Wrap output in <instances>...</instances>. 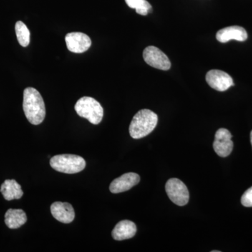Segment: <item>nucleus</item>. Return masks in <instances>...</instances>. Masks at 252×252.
Returning <instances> with one entry per match:
<instances>
[{
  "instance_id": "1",
  "label": "nucleus",
  "mask_w": 252,
  "mask_h": 252,
  "mask_svg": "<svg viewBox=\"0 0 252 252\" xmlns=\"http://www.w3.org/2000/svg\"><path fill=\"white\" fill-rule=\"evenodd\" d=\"M23 111L31 124L39 125L46 117L45 104L40 93L34 88L29 87L23 92Z\"/></svg>"
},
{
  "instance_id": "2",
  "label": "nucleus",
  "mask_w": 252,
  "mask_h": 252,
  "mask_svg": "<svg viewBox=\"0 0 252 252\" xmlns=\"http://www.w3.org/2000/svg\"><path fill=\"white\" fill-rule=\"evenodd\" d=\"M158 124L156 113L144 109L134 116L129 127V132L133 139H141L149 135L155 129Z\"/></svg>"
},
{
  "instance_id": "3",
  "label": "nucleus",
  "mask_w": 252,
  "mask_h": 252,
  "mask_svg": "<svg viewBox=\"0 0 252 252\" xmlns=\"http://www.w3.org/2000/svg\"><path fill=\"white\" fill-rule=\"evenodd\" d=\"M50 165L56 171L66 174L80 172L86 167V161L82 157L73 154L55 156L50 160Z\"/></svg>"
},
{
  "instance_id": "4",
  "label": "nucleus",
  "mask_w": 252,
  "mask_h": 252,
  "mask_svg": "<svg viewBox=\"0 0 252 252\" xmlns=\"http://www.w3.org/2000/svg\"><path fill=\"white\" fill-rule=\"evenodd\" d=\"M79 117L87 119L94 125L102 122L104 110L96 99L91 97H83L77 101L74 107Z\"/></svg>"
},
{
  "instance_id": "5",
  "label": "nucleus",
  "mask_w": 252,
  "mask_h": 252,
  "mask_svg": "<svg viewBox=\"0 0 252 252\" xmlns=\"http://www.w3.org/2000/svg\"><path fill=\"white\" fill-rule=\"evenodd\" d=\"M167 196L178 206H185L189 203V192L187 186L177 178L170 179L165 185Z\"/></svg>"
},
{
  "instance_id": "6",
  "label": "nucleus",
  "mask_w": 252,
  "mask_h": 252,
  "mask_svg": "<svg viewBox=\"0 0 252 252\" xmlns=\"http://www.w3.org/2000/svg\"><path fill=\"white\" fill-rule=\"evenodd\" d=\"M143 58L146 63L151 67L168 70L171 67V63L168 57L163 52L154 46H149L144 50Z\"/></svg>"
},
{
  "instance_id": "7",
  "label": "nucleus",
  "mask_w": 252,
  "mask_h": 252,
  "mask_svg": "<svg viewBox=\"0 0 252 252\" xmlns=\"http://www.w3.org/2000/svg\"><path fill=\"white\" fill-rule=\"evenodd\" d=\"M206 81L215 90L223 92L234 86L233 79L229 74L219 69H212L206 74Z\"/></svg>"
},
{
  "instance_id": "8",
  "label": "nucleus",
  "mask_w": 252,
  "mask_h": 252,
  "mask_svg": "<svg viewBox=\"0 0 252 252\" xmlns=\"http://www.w3.org/2000/svg\"><path fill=\"white\" fill-rule=\"evenodd\" d=\"M231 138V133L227 129L220 128L217 131L213 148L217 155L224 158L231 154L233 149V142Z\"/></svg>"
},
{
  "instance_id": "9",
  "label": "nucleus",
  "mask_w": 252,
  "mask_h": 252,
  "mask_svg": "<svg viewBox=\"0 0 252 252\" xmlns=\"http://www.w3.org/2000/svg\"><path fill=\"white\" fill-rule=\"evenodd\" d=\"M65 42L68 50L75 54L85 52L91 46V38L82 32L68 33Z\"/></svg>"
},
{
  "instance_id": "10",
  "label": "nucleus",
  "mask_w": 252,
  "mask_h": 252,
  "mask_svg": "<svg viewBox=\"0 0 252 252\" xmlns=\"http://www.w3.org/2000/svg\"><path fill=\"white\" fill-rule=\"evenodd\" d=\"M140 181V175L134 172H128L112 181L109 186V190L112 193L127 191L135 185H138Z\"/></svg>"
},
{
  "instance_id": "11",
  "label": "nucleus",
  "mask_w": 252,
  "mask_h": 252,
  "mask_svg": "<svg viewBox=\"0 0 252 252\" xmlns=\"http://www.w3.org/2000/svg\"><path fill=\"white\" fill-rule=\"evenodd\" d=\"M51 212L56 220L63 223H69L75 217V212L72 205L68 203L56 202L51 205Z\"/></svg>"
},
{
  "instance_id": "12",
  "label": "nucleus",
  "mask_w": 252,
  "mask_h": 252,
  "mask_svg": "<svg viewBox=\"0 0 252 252\" xmlns=\"http://www.w3.org/2000/svg\"><path fill=\"white\" fill-rule=\"evenodd\" d=\"M216 38L220 43H226L234 39L238 41L247 40L248 34L245 28L240 26H230L217 32Z\"/></svg>"
},
{
  "instance_id": "13",
  "label": "nucleus",
  "mask_w": 252,
  "mask_h": 252,
  "mask_svg": "<svg viewBox=\"0 0 252 252\" xmlns=\"http://www.w3.org/2000/svg\"><path fill=\"white\" fill-rule=\"evenodd\" d=\"M137 232V227L135 223L129 220H123L116 225L112 232V235L114 240H127L135 236Z\"/></svg>"
},
{
  "instance_id": "14",
  "label": "nucleus",
  "mask_w": 252,
  "mask_h": 252,
  "mask_svg": "<svg viewBox=\"0 0 252 252\" xmlns=\"http://www.w3.org/2000/svg\"><path fill=\"white\" fill-rule=\"evenodd\" d=\"M4 217L5 223L11 229L20 228L27 221V215L21 209H9Z\"/></svg>"
},
{
  "instance_id": "15",
  "label": "nucleus",
  "mask_w": 252,
  "mask_h": 252,
  "mask_svg": "<svg viewBox=\"0 0 252 252\" xmlns=\"http://www.w3.org/2000/svg\"><path fill=\"white\" fill-rule=\"evenodd\" d=\"M0 192L5 200H12L22 198L23 191L21 186L14 180H5L1 186Z\"/></svg>"
},
{
  "instance_id": "16",
  "label": "nucleus",
  "mask_w": 252,
  "mask_h": 252,
  "mask_svg": "<svg viewBox=\"0 0 252 252\" xmlns=\"http://www.w3.org/2000/svg\"><path fill=\"white\" fill-rule=\"evenodd\" d=\"M15 30H16V36L20 45L23 47H26L29 45L30 41H31V33L26 24H24L22 21H18L16 23Z\"/></svg>"
},
{
  "instance_id": "17",
  "label": "nucleus",
  "mask_w": 252,
  "mask_h": 252,
  "mask_svg": "<svg viewBox=\"0 0 252 252\" xmlns=\"http://www.w3.org/2000/svg\"><path fill=\"white\" fill-rule=\"evenodd\" d=\"M129 7L135 9L137 14L147 16L152 10V5L147 0H125Z\"/></svg>"
},
{
  "instance_id": "18",
  "label": "nucleus",
  "mask_w": 252,
  "mask_h": 252,
  "mask_svg": "<svg viewBox=\"0 0 252 252\" xmlns=\"http://www.w3.org/2000/svg\"><path fill=\"white\" fill-rule=\"evenodd\" d=\"M241 203L245 207H252V187L244 193L241 198Z\"/></svg>"
},
{
  "instance_id": "19",
  "label": "nucleus",
  "mask_w": 252,
  "mask_h": 252,
  "mask_svg": "<svg viewBox=\"0 0 252 252\" xmlns=\"http://www.w3.org/2000/svg\"><path fill=\"white\" fill-rule=\"evenodd\" d=\"M250 140H251V144L252 146V130L251 132V134H250Z\"/></svg>"
}]
</instances>
